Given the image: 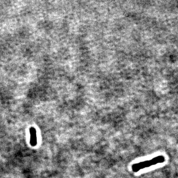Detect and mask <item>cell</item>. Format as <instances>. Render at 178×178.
I'll list each match as a JSON object with an SVG mask.
<instances>
[{
    "mask_svg": "<svg viewBox=\"0 0 178 178\" xmlns=\"http://www.w3.org/2000/svg\"><path fill=\"white\" fill-rule=\"evenodd\" d=\"M165 160V158L164 156L162 155L157 156L150 160H146L144 161L140 162L139 163H135L132 165V170L133 172H137L141 170V169H145L159 163H163Z\"/></svg>",
    "mask_w": 178,
    "mask_h": 178,
    "instance_id": "6da1fadb",
    "label": "cell"
},
{
    "mask_svg": "<svg viewBox=\"0 0 178 178\" xmlns=\"http://www.w3.org/2000/svg\"><path fill=\"white\" fill-rule=\"evenodd\" d=\"M30 144L34 147L37 145V135L36 131L34 128H31L30 130Z\"/></svg>",
    "mask_w": 178,
    "mask_h": 178,
    "instance_id": "7a4b0ae2",
    "label": "cell"
}]
</instances>
